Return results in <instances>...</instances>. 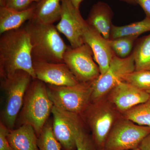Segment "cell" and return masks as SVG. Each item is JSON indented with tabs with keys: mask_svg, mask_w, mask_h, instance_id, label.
<instances>
[{
	"mask_svg": "<svg viewBox=\"0 0 150 150\" xmlns=\"http://www.w3.org/2000/svg\"><path fill=\"white\" fill-rule=\"evenodd\" d=\"M29 34L25 25L7 31L0 37V76L2 79L22 70L33 79L35 76L33 67Z\"/></svg>",
	"mask_w": 150,
	"mask_h": 150,
	"instance_id": "cell-1",
	"label": "cell"
},
{
	"mask_svg": "<svg viewBox=\"0 0 150 150\" xmlns=\"http://www.w3.org/2000/svg\"><path fill=\"white\" fill-rule=\"evenodd\" d=\"M29 35L33 60L64 63L63 56L68 48L56 26L32 18L25 25Z\"/></svg>",
	"mask_w": 150,
	"mask_h": 150,
	"instance_id": "cell-2",
	"label": "cell"
},
{
	"mask_svg": "<svg viewBox=\"0 0 150 150\" xmlns=\"http://www.w3.org/2000/svg\"><path fill=\"white\" fill-rule=\"evenodd\" d=\"M26 93L21 110V121L22 124L32 126L38 137L54 104L48 96L45 83L37 79L32 80Z\"/></svg>",
	"mask_w": 150,
	"mask_h": 150,
	"instance_id": "cell-3",
	"label": "cell"
},
{
	"mask_svg": "<svg viewBox=\"0 0 150 150\" xmlns=\"http://www.w3.org/2000/svg\"><path fill=\"white\" fill-rule=\"evenodd\" d=\"M32 80L29 74L22 70L2 79L1 84L5 91L6 98L2 122L10 130L13 128L23 104L25 93Z\"/></svg>",
	"mask_w": 150,
	"mask_h": 150,
	"instance_id": "cell-4",
	"label": "cell"
},
{
	"mask_svg": "<svg viewBox=\"0 0 150 150\" xmlns=\"http://www.w3.org/2000/svg\"><path fill=\"white\" fill-rule=\"evenodd\" d=\"M93 82L80 83L72 86L47 84L46 87L48 96L54 105L78 115L85 111L89 106Z\"/></svg>",
	"mask_w": 150,
	"mask_h": 150,
	"instance_id": "cell-5",
	"label": "cell"
},
{
	"mask_svg": "<svg viewBox=\"0 0 150 150\" xmlns=\"http://www.w3.org/2000/svg\"><path fill=\"white\" fill-rule=\"evenodd\" d=\"M63 61L80 83L93 82L100 76L93 52L86 43L75 48L68 47Z\"/></svg>",
	"mask_w": 150,
	"mask_h": 150,
	"instance_id": "cell-6",
	"label": "cell"
},
{
	"mask_svg": "<svg viewBox=\"0 0 150 150\" xmlns=\"http://www.w3.org/2000/svg\"><path fill=\"white\" fill-rule=\"evenodd\" d=\"M150 133V128L137 125L127 119L119 121L112 127L103 150H131L139 148Z\"/></svg>",
	"mask_w": 150,
	"mask_h": 150,
	"instance_id": "cell-7",
	"label": "cell"
},
{
	"mask_svg": "<svg viewBox=\"0 0 150 150\" xmlns=\"http://www.w3.org/2000/svg\"><path fill=\"white\" fill-rule=\"evenodd\" d=\"M135 71L134 54L124 59L114 55L107 71L100 75L92 83L91 100L96 102L123 81L128 74Z\"/></svg>",
	"mask_w": 150,
	"mask_h": 150,
	"instance_id": "cell-8",
	"label": "cell"
},
{
	"mask_svg": "<svg viewBox=\"0 0 150 150\" xmlns=\"http://www.w3.org/2000/svg\"><path fill=\"white\" fill-rule=\"evenodd\" d=\"M77 19L85 43L91 48L94 59L99 67L100 75L103 74L108 69L115 55L109 46L108 40L86 22L80 11L77 14Z\"/></svg>",
	"mask_w": 150,
	"mask_h": 150,
	"instance_id": "cell-9",
	"label": "cell"
},
{
	"mask_svg": "<svg viewBox=\"0 0 150 150\" xmlns=\"http://www.w3.org/2000/svg\"><path fill=\"white\" fill-rule=\"evenodd\" d=\"M51 112L55 138L65 150H74L76 133L82 126L78 115L64 111L54 105Z\"/></svg>",
	"mask_w": 150,
	"mask_h": 150,
	"instance_id": "cell-10",
	"label": "cell"
},
{
	"mask_svg": "<svg viewBox=\"0 0 150 150\" xmlns=\"http://www.w3.org/2000/svg\"><path fill=\"white\" fill-rule=\"evenodd\" d=\"M91 107L87 108V119L92 133L93 141L97 149L103 150L114 122V112L105 104Z\"/></svg>",
	"mask_w": 150,
	"mask_h": 150,
	"instance_id": "cell-11",
	"label": "cell"
},
{
	"mask_svg": "<svg viewBox=\"0 0 150 150\" xmlns=\"http://www.w3.org/2000/svg\"><path fill=\"white\" fill-rule=\"evenodd\" d=\"M33 61L35 78L44 83L56 86H72L80 83L64 63Z\"/></svg>",
	"mask_w": 150,
	"mask_h": 150,
	"instance_id": "cell-12",
	"label": "cell"
},
{
	"mask_svg": "<svg viewBox=\"0 0 150 150\" xmlns=\"http://www.w3.org/2000/svg\"><path fill=\"white\" fill-rule=\"evenodd\" d=\"M61 3V18L56 28L66 36L72 48H76L85 43L77 19L79 9L76 8L70 0H62Z\"/></svg>",
	"mask_w": 150,
	"mask_h": 150,
	"instance_id": "cell-13",
	"label": "cell"
},
{
	"mask_svg": "<svg viewBox=\"0 0 150 150\" xmlns=\"http://www.w3.org/2000/svg\"><path fill=\"white\" fill-rule=\"evenodd\" d=\"M110 91L111 101L118 110L124 112L146 102L150 97L146 91L124 81L119 82Z\"/></svg>",
	"mask_w": 150,
	"mask_h": 150,
	"instance_id": "cell-14",
	"label": "cell"
},
{
	"mask_svg": "<svg viewBox=\"0 0 150 150\" xmlns=\"http://www.w3.org/2000/svg\"><path fill=\"white\" fill-rule=\"evenodd\" d=\"M113 12L106 3L98 2L92 7L86 21L107 40L110 38Z\"/></svg>",
	"mask_w": 150,
	"mask_h": 150,
	"instance_id": "cell-15",
	"label": "cell"
},
{
	"mask_svg": "<svg viewBox=\"0 0 150 150\" xmlns=\"http://www.w3.org/2000/svg\"><path fill=\"white\" fill-rule=\"evenodd\" d=\"M36 3H33L26 9L16 10L6 7H0V34L17 29L33 18Z\"/></svg>",
	"mask_w": 150,
	"mask_h": 150,
	"instance_id": "cell-16",
	"label": "cell"
},
{
	"mask_svg": "<svg viewBox=\"0 0 150 150\" xmlns=\"http://www.w3.org/2000/svg\"><path fill=\"white\" fill-rule=\"evenodd\" d=\"M7 138L13 150H39L37 134L29 124H22L16 130H10Z\"/></svg>",
	"mask_w": 150,
	"mask_h": 150,
	"instance_id": "cell-17",
	"label": "cell"
},
{
	"mask_svg": "<svg viewBox=\"0 0 150 150\" xmlns=\"http://www.w3.org/2000/svg\"><path fill=\"white\" fill-rule=\"evenodd\" d=\"M62 0H40L36 3L32 18L37 21L53 24L59 21L62 13Z\"/></svg>",
	"mask_w": 150,
	"mask_h": 150,
	"instance_id": "cell-18",
	"label": "cell"
},
{
	"mask_svg": "<svg viewBox=\"0 0 150 150\" xmlns=\"http://www.w3.org/2000/svg\"><path fill=\"white\" fill-rule=\"evenodd\" d=\"M134 50L135 71H150V34L137 40Z\"/></svg>",
	"mask_w": 150,
	"mask_h": 150,
	"instance_id": "cell-19",
	"label": "cell"
},
{
	"mask_svg": "<svg viewBox=\"0 0 150 150\" xmlns=\"http://www.w3.org/2000/svg\"><path fill=\"white\" fill-rule=\"evenodd\" d=\"M150 31V18L146 16L141 21L123 26L112 25L110 38L114 39L126 36H138Z\"/></svg>",
	"mask_w": 150,
	"mask_h": 150,
	"instance_id": "cell-20",
	"label": "cell"
},
{
	"mask_svg": "<svg viewBox=\"0 0 150 150\" xmlns=\"http://www.w3.org/2000/svg\"><path fill=\"white\" fill-rule=\"evenodd\" d=\"M125 117L137 125L150 128V97L146 102L126 111Z\"/></svg>",
	"mask_w": 150,
	"mask_h": 150,
	"instance_id": "cell-21",
	"label": "cell"
},
{
	"mask_svg": "<svg viewBox=\"0 0 150 150\" xmlns=\"http://www.w3.org/2000/svg\"><path fill=\"white\" fill-rule=\"evenodd\" d=\"M138 36H126L114 39H108L111 50L116 56L121 59L127 58L133 51V46Z\"/></svg>",
	"mask_w": 150,
	"mask_h": 150,
	"instance_id": "cell-22",
	"label": "cell"
},
{
	"mask_svg": "<svg viewBox=\"0 0 150 150\" xmlns=\"http://www.w3.org/2000/svg\"><path fill=\"white\" fill-rule=\"evenodd\" d=\"M38 146L39 150H62V146L55 138L50 124L46 123L38 137Z\"/></svg>",
	"mask_w": 150,
	"mask_h": 150,
	"instance_id": "cell-23",
	"label": "cell"
},
{
	"mask_svg": "<svg viewBox=\"0 0 150 150\" xmlns=\"http://www.w3.org/2000/svg\"><path fill=\"white\" fill-rule=\"evenodd\" d=\"M123 81L146 91L150 88V71H135L126 75Z\"/></svg>",
	"mask_w": 150,
	"mask_h": 150,
	"instance_id": "cell-24",
	"label": "cell"
},
{
	"mask_svg": "<svg viewBox=\"0 0 150 150\" xmlns=\"http://www.w3.org/2000/svg\"><path fill=\"white\" fill-rule=\"evenodd\" d=\"M76 150H96V147L86 134L82 127H80L76 134Z\"/></svg>",
	"mask_w": 150,
	"mask_h": 150,
	"instance_id": "cell-25",
	"label": "cell"
},
{
	"mask_svg": "<svg viewBox=\"0 0 150 150\" xmlns=\"http://www.w3.org/2000/svg\"><path fill=\"white\" fill-rule=\"evenodd\" d=\"M31 0H3L0 7L5 6L18 11L26 9L32 4Z\"/></svg>",
	"mask_w": 150,
	"mask_h": 150,
	"instance_id": "cell-26",
	"label": "cell"
},
{
	"mask_svg": "<svg viewBox=\"0 0 150 150\" xmlns=\"http://www.w3.org/2000/svg\"><path fill=\"white\" fill-rule=\"evenodd\" d=\"M10 129L1 121L0 124V150H13L8 139Z\"/></svg>",
	"mask_w": 150,
	"mask_h": 150,
	"instance_id": "cell-27",
	"label": "cell"
},
{
	"mask_svg": "<svg viewBox=\"0 0 150 150\" xmlns=\"http://www.w3.org/2000/svg\"><path fill=\"white\" fill-rule=\"evenodd\" d=\"M135 4H138L143 9L146 16L150 18V0H134Z\"/></svg>",
	"mask_w": 150,
	"mask_h": 150,
	"instance_id": "cell-28",
	"label": "cell"
},
{
	"mask_svg": "<svg viewBox=\"0 0 150 150\" xmlns=\"http://www.w3.org/2000/svg\"><path fill=\"white\" fill-rule=\"evenodd\" d=\"M139 148L141 150H150V133L142 141Z\"/></svg>",
	"mask_w": 150,
	"mask_h": 150,
	"instance_id": "cell-29",
	"label": "cell"
},
{
	"mask_svg": "<svg viewBox=\"0 0 150 150\" xmlns=\"http://www.w3.org/2000/svg\"><path fill=\"white\" fill-rule=\"evenodd\" d=\"M76 8L79 9L80 6L83 0H70Z\"/></svg>",
	"mask_w": 150,
	"mask_h": 150,
	"instance_id": "cell-30",
	"label": "cell"
},
{
	"mask_svg": "<svg viewBox=\"0 0 150 150\" xmlns=\"http://www.w3.org/2000/svg\"><path fill=\"white\" fill-rule=\"evenodd\" d=\"M121 1H123L126 2L129 4H135V2L134 0H121Z\"/></svg>",
	"mask_w": 150,
	"mask_h": 150,
	"instance_id": "cell-31",
	"label": "cell"
},
{
	"mask_svg": "<svg viewBox=\"0 0 150 150\" xmlns=\"http://www.w3.org/2000/svg\"><path fill=\"white\" fill-rule=\"evenodd\" d=\"M40 0H31V2L32 3H38L39 1H40Z\"/></svg>",
	"mask_w": 150,
	"mask_h": 150,
	"instance_id": "cell-32",
	"label": "cell"
},
{
	"mask_svg": "<svg viewBox=\"0 0 150 150\" xmlns=\"http://www.w3.org/2000/svg\"><path fill=\"white\" fill-rule=\"evenodd\" d=\"M146 92H148V93L150 95V88L149 89V90H148Z\"/></svg>",
	"mask_w": 150,
	"mask_h": 150,
	"instance_id": "cell-33",
	"label": "cell"
},
{
	"mask_svg": "<svg viewBox=\"0 0 150 150\" xmlns=\"http://www.w3.org/2000/svg\"><path fill=\"white\" fill-rule=\"evenodd\" d=\"M141 150L140 149H139V148H137V149H134L133 150Z\"/></svg>",
	"mask_w": 150,
	"mask_h": 150,
	"instance_id": "cell-34",
	"label": "cell"
},
{
	"mask_svg": "<svg viewBox=\"0 0 150 150\" xmlns=\"http://www.w3.org/2000/svg\"><path fill=\"white\" fill-rule=\"evenodd\" d=\"M3 0H0V3H1L2 2Z\"/></svg>",
	"mask_w": 150,
	"mask_h": 150,
	"instance_id": "cell-35",
	"label": "cell"
}]
</instances>
